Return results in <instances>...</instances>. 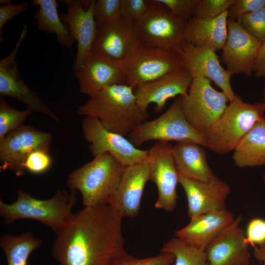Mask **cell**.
Masks as SVG:
<instances>
[{
	"instance_id": "obj_34",
	"label": "cell",
	"mask_w": 265,
	"mask_h": 265,
	"mask_svg": "<svg viewBox=\"0 0 265 265\" xmlns=\"http://www.w3.org/2000/svg\"><path fill=\"white\" fill-rule=\"evenodd\" d=\"M174 262V256L169 253H161L157 256L140 259L125 251L118 258L114 265H171Z\"/></svg>"
},
{
	"instance_id": "obj_22",
	"label": "cell",
	"mask_w": 265,
	"mask_h": 265,
	"mask_svg": "<svg viewBox=\"0 0 265 265\" xmlns=\"http://www.w3.org/2000/svg\"><path fill=\"white\" fill-rule=\"evenodd\" d=\"M80 91L89 97L104 88L115 84H126L119 62L91 53L82 66L74 71Z\"/></svg>"
},
{
	"instance_id": "obj_13",
	"label": "cell",
	"mask_w": 265,
	"mask_h": 265,
	"mask_svg": "<svg viewBox=\"0 0 265 265\" xmlns=\"http://www.w3.org/2000/svg\"><path fill=\"white\" fill-rule=\"evenodd\" d=\"M28 31L24 24L20 36L12 51L0 60V95L11 97L23 103L33 112L45 114L55 121L58 117L43 100L32 90L22 80L16 61L18 50Z\"/></svg>"
},
{
	"instance_id": "obj_35",
	"label": "cell",
	"mask_w": 265,
	"mask_h": 265,
	"mask_svg": "<svg viewBox=\"0 0 265 265\" xmlns=\"http://www.w3.org/2000/svg\"><path fill=\"white\" fill-rule=\"evenodd\" d=\"M165 6L173 15L187 21L193 17L199 0H156Z\"/></svg>"
},
{
	"instance_id": "obj_28",
	"label": "cell",
	"mask_w": 265,
	"mask_h": 265,
	"mask_svg": "<svg viewBox=\"0 0 265 265\" xmlns=\"http://www.w3.org/2000/svg\"><path fill=\"white\" fill-rule=\"evenodd\" d=\"M42 243L41 238L29 232L15 235L5 233L0 238V246L7 265H26L30 253Z\"/></svg>"
},
{
	"instance_id": "obj_42",
	"label": "cell",
	"mask_w": 265,
	"mask_h": 265,
	"mask_svg": "<svg viewBox=\"0 0 265 265\" xmlns=\"http://www.w3.org/2000/svg\"><path fill=\"white\" fill-rule=\"evenodd\" d=\"M253 247L254 255L256 259L262 263L263 265H265V242Z\"/></svg>"
},
{
	"instance_id": "obj_26",
	"label": "cell",
	"mask_w": 265,
	"mask_h": 265,
	"mask_svg": "<svg viewBox=\"0 0 265 265\" xmlns=\"http://www.w3.org/2000/svg\"><path fill=\"white\" fill-rule=\"evenodd\" d=\"M232 159L238 168L265 165V118L258 121L240 140Z\"/></svg>"
},
{
	"instance_id": "obj_15",
	"label": "cell",
	"mask_w": 265,
	"mask_h": 265,
	"mask_svg": "<svg viewBox=\"0 0 265 265\" xmlns=\"http://www.w3.org/2000/svg\"><path fill=\"white\" fill-rule=\"evenodd\" d=\"M140 42L135 23L121 18L97 26L91 52L121 62L132 53Z\"/></svg>"
},
{
	"instance_id": "obj_6",
	"label": "cell",
	"mask_w": 265,
	"mask_h": 265,
	"mask_svg": "<svg viewBox=\"0 0 265 265\" xmlns=\"http://www.w3.org/2000/svg\"><path fill=\"white\" fill-rule=\"evenodd\" d=\"M182 96L177 97L169 108L156 119L145 121L129 134V140L136 147L145 142H190L208 148L205 136L197 132L185 118L182 109Z\"/></svg>"
},
{
	"instance_id": "obj_24",
	"label": "cell",
	"mask_w": 265,
	"mask_h": 265,
	"mask_svg": "<svg viewBox=\"0 0 265 265\" xmlns=\"http://www.w3.org/2000/svg\"><path fill=\"white\" fill-rule=\"evenodd\" d=\"M228 19V11L212 18L191 17L186 25V41L215 52L222 50L227 37Z\"/></svg>"
},
{
	"instance_id": "obj_19",
	"label": "cell",
	"mask_w": 265,
	"mask_h": 265,
	"mask_svg": "<svg viewBox=\"0 0 265 265\" xmlns=\"http://www.w3.org/2000/svg\"><path fill=\"white\" fill-rule=\"evenodd\" d=\"M181 55L184 67L193 79H208L221 89L229 102L234 99L236 94L231 83L232 75L222 66L216 52L186 41Z\"/></svg>"
},
{
	"instance_id": "obj_25",
	"label": "cell",
	"mask_w": 265,
	"mask_h": 265,
	"mask_svg": "<svg viewBox=\"0 0 265 265\" xmlns=\"http://www.w3.org/2000/svg\"><path fill=\"white\" fill-rule=\"evenodd\" d=\"M172 153L179 175L203 182L215 177L202 146L190 142H177L173 146Z\"/></svg>"
},
{
	"instance_id": "obj_31",
	"label": "cell",
	"mask_w": 265,
	"mask_h": 265,
	"mask_svg": "<svg viewBox=\"0 0 265 265\" xmlns=\"http://www.w3.org/2000/svg\"><path fill=\"white\" fill-rule=\"evenodd\" d=\"M122 0H97L94 9L97 26L121 18Z\"/></svg>"
},
{
	"instance_id": "obj_16",
	"label": "cell",
	"mask_w": 265,
	"mask_h": 265,
	"mask_svg": "<svg viewBox=\"0 0 265 265\" xmlns=\"http://www.w3.org/2000/svg\"><path fill=\"white\" fill-rule=\"evenodd\" d=\"M67 7V12L60 15L62 22L67 27L70 34L77 42L74 71L79 70L91 53L95 39L97 26L94 16L96 0H92L89 7L85 9L82 0H61Z\"/></svg>"
},
{
	"instance_id": "obj_17",
	"label": "cell",
	"mask_w": 265,
	"mask_h": 265,
	"mask_svg": "<svg viewBox=\"0 0 265 265\" xmlns=\"http://www.w3.org/2000/svg\"><path fill=\"white\" fill-rule=\"evenodd\" d=\"M193 78L184 67L153 81L135 87L134 93L141 110L149 115L148 108L151 103L156 105L155 111L161 112L170 98L186 96Z\"/></svg>"
},
{
	"instance_id": "obj_2",
	"label": "cell",
	"mask_w": 265,
	"mask_h": 265,
	"mask_svg": "<svg viewBox=\"0 0 265 265\" xmlns=\"http://www.w3.org/2000/svg\"><path fill=\"white\" fill-rule=\"evenodd\" d=\"M77 113L95 117L108 131L125 137L149 117L140 109L133 88L124 84L107 87L89 97L78 106Z\"/></svg>"
},
{
	"instance_id": "obj_30",
	"label": "cell",
	"mask_w": 265,
	"mask_h": 265,
	"mask_svg": "<svg viewBox=\"0 0 265 265\" xmlns=\"http://www.w3.org/2000/svg\"><path fill=\"white\" fill-rule=\"evenodd\" d=\"M32 112L28 109L20 110L13 107L0 97V139L22 125Z\"/></svg>"
},
{
	"instance_id": "obj_8",
	"label": "cell",
	"mask_w": 265,
	"mask_h": 265,
	"mask_svg": "<svg viewBox=\"0 0 265 265\" xmlns=\"http://www.w3.org/2000/svg\"><path fill=\"white\" fill-rule=\"evenodd\" d=\"M187 22L156 0H150L147 10L135 24L140 42L181 54Z\"/></svg>"
},
{
	"instance_id": "obj_44",
	"label": "cell",
	"mask_w": 265,
	"mask_h": 265,
	"mask_svg": "<svg viewBox=\"0 0 265 265\" xmlns=\"http://www.w3.org/2000/svg\"><path fill=\"white\" fill-rule=\"evenodd\" d=\"M11 0H0V3L1 4H5V5L8 4L10 3H11Z\"/></svg>"
},
{
	"instance_id": "obj_3",
	"label": "cell",
	"mask_w": 265,
	"mask_h": 265,
	"mask_svg": "<svg viewBox=\"0 0 265 265\" xmlns=\"http://www.w3.org/2000/svg\"><path fill=\"white\" fill-rule=\"evenodd\" d=\"M76 191L70 193L58 190L51 198L42 200L18 189L15 201L6 203L0 200V215L6 224L20 219L36 220L51 228L56 234L69 222L74 213Z\"/></svg>"
},
{
	"instance_id": "obj_41",
	"label": "cell",
	"mask_w": 265,
	"mask_h": 265,
	"mask_svg": "<svg viewBox=\"0 0 265 265\" xmlns=\"http://www.w3.org/2000/svg\"><path fill=\"white\" fill-rule=\"evenodd\" d=\"M255 77H265V41L261 42L253 68Z\"/></svg>"
},
{
	"instance_id": "obj_5",
	"label": "cell",
	"mask_w": 265,
	"mask_h": 265,
	"mask_svg": "<svg viewBox=\"0 0 265 265\" xmlns=\"http://www.w3.org/2000/svg\"><path fill=\"white\" fill-rule=\"evenodd\" d=\"M262 102L250 104L235 95L220 118L204 135L208 148L219 155L234 151L243 137L264 116Z\"/></svg>"
},
{
	"instance_id": "obj_27",
	"label": "cell",
	"mask_w": 265,
	"mask_h": 265,
	"mask_svg": "<svg viewBox=\"0 0 265 265\" xmlns=\"http://www.w3.org/2000/svg\"><path fill=\"white\" fill-rule=\"evenodd\" d=\"M30 2L37 8L34 17L38 28L49 33H54L57 42L71 50L75 41L58 15L57 1L55 0H32Z\"/></svg>"
},
{
	"instance_id": "obj_9",
	"label": "cell",
	"mask_w": 265,
	"mask_h": 265,
	"mask_svg": "<svg viewBox=\"0 0 265 265\" xmlns=\"http://www.w3.org/2000/svg\"><path fill=\"white\" fill-rule=\"evenodd\" d=\"M211 82L203 78H193L187 94L182 96L185 118L204 135L222 116L229 102L226 94L213 88Z\"/></svg>"
},
{
	"instance_id": "obj_10",
	"label": "cell",
	"mask_w": 265,
	"mask_h": 265,
	"mask_svg": "<svg viewBox=\"0 0 265 265\" xmlns=\"http://www.w3.org/2000/svg\"><path fill=\"white\" fill-rule=\"evenodd\" d=\"M50 132L41 131L30 125H22L0 139V169L9 170L17 176L26 171L25 163L33 152H50L52 140Z\"/></svg>"
},
{
	"instance_id": "obj_40",
	"label": "cell",
	"mask_w": 265,
	"mask_h": 265,
	"mask_svg": "<svg viewBox=\"0 0 265 265\" xmlns=\"http://www.w3.org/2000/svg\"><path fill=\"white\" fill-rule=\"evenodd\" d=\"M29 8L27 2L23 1L18 4L10 3L0 6V41H3V28L4 25L15 16L19 15Z\"/></svg>"
},
{
	"instance_id": "obj_21",
	"label": "cell",
	"mask_w": 265,
	"mask_h": 265,
	"mask_svg": "<svg viewBox=\"0 0 265 265\" xmlns=\"http://www.w3.org/2000/svg\"><path fill=\"white\" fill-rule=\"evenodd\" d=\"M187 201V215L190 219L225 207L231 192L229 186L216 176L208 182L191 179L179 175Z\"/></svg>"
},
{
	"instance_id": "obj_20",
	"label": "cell",
	"mask_w": 265,
	"mask_h": 265,
	"mask_svg": "<svg viewBox=\"0 0 265 265\" xmlns=\"http://www.w3.org/2000/svg\"><path fill=\"white\" fill-rule=\"evenodd\" d=\"M149 181L147 159L124 167L118 186L109 205L122 218H132L139 212L145 186Z\"/></svg>"
},
{
	"instance_id": "obj_32",
	"label": "cell",
	"mask_w": 265,
	"mask_h": 265,
	"mask_svg": "<svg viewBox=\"0 0 265 265\" xmlns=\"http://www.w3.org/2000/svg\"><path fill=\"white\" fill-rule=\"evenodd\" d=\"M237 21L260 42L265 41V6L243 15Z\"/></svg>"
},
{
	"instance_id": "obj_11",
	"label": "cell",
	"mask_w": 265,
	"mask_h": 265,
	"mask_svg": "<svg viewBox=\"0 0 265 265\" xmlns=\"http://www.w3.org/2000/svg\"><path fill=\"white\" fill-rule=\"evenodd\" d=\"M81 126L84 137L90 143L89 150L94 157L109 153L124 166L147 159L148 150L140 149L125 136L108 131L97 118L84 116Z\"/></svg>"
},
{
	"instance_id": "obj_39",
	"label": "cell",
	"mask_w": 265,
	"mask_h": 265,
	"mask_svg": "<svg viewBox=\"0 0 265 265\" xmlns=\"http://www.w3.org/2000/svg\"><path fill=\"white\" fill-rule=\"evenodd\" d=\"M265 6V0H235L228 10V18L238 20Z\"/></svg>"
},
{
	"instance_id": "obj_7",
	"label": "cell",
	"mask_w": 265,
	"mask_h": 265,
	"mask_svg": "<svg viewBox=\"0 0 265 265\" xmlns=\"http://www.w3.org/2000/svg\"><path fill=\"white\" fill-rule=\"evenodd\" d=\"M119 62L126 84L133 89L184 67L181 54L141 42L127 58Z\"/></svg>"
},
{
	"instance_id": "obj_18",
	"label": "cell",
	"mask_w": 265,
	"mask_h": 265,
	"mask_svg": "<svg viewBox=\"0 0 265 265\" xmlns=\"http://www.w3.org/2000/svg\"><path fill=\"white\" fill-rule=\"evenodd\" d=\"M241 215L206 248L207 265H250L251 255L245 242V230L240 227Z\"/></svg>"
},
{
	"instance_id": "obj_4",
	"label": "cell",
	"mask_w": 265,
	"mask_h": 265,
	"mask_svg": "<svg viewBox=\"0 0 265 265\" xmlns=\"http://www.w3.org/2000/svg\"><path fill=\"white\" fill-rule=\"evenodd\" d=\"M124 166L109 153L94 157L73 170L67 183L71 190L79 191L84 207L108 205L119 184Z\"/></svg>"
},
{
	"instance_id": "obj_45",
	"label": "cell",
	"mask_w": 265,
	"mask_h": 265,
	"mask_svg": "<svg viewBox=\"0 0 265 265\" xmlns=\"http://www.w3.org/2000/svg\"><path fill=\"white\" fill-rule=\"evenodd\" d=\"M263 181L265 184V172H264V176H263Z\"/></svg>"
},
{
	"instance_id": "obj_1",
	"label": "cell",
	"mask_w": 265,
	"mask_h": 265,
	"mask_svg": "<svg viewBox=\"0 0 265 265\" xmlns=\"http://www.w3.org/2000/svg\"><path fill=\"white\" fill-rule=\"evenodd\" d=\"M122 220L109 205L84 207L56 234L53 257L60 265H114L126 251Z\"/></svg>"
},
{
	"instance_id": "obj_23",
	"label": "cell",
	"mask_w": 265,
	"mask_h": 265,
	"mask_svg": "<svg viewBox=\"0 0 265 265\" xmlns=\"http://www.w3.org/2000/svg\"><path fill=\"white\" fill-rule=\"evenodd\" d=\"M235 218L226 207L215 210L190 219L188 224L175 232V237L188 245L205 249Z\"/></svg>"
},
{
	"instance_id": "obj_29",
	"label": "cell",
	"mask_w": 265,
	"mask_h": 265,
	"mask_svg": "<svg viewBox=\"0 0 265 265\" xmlns=\"http://www.w3.org/2000/svg\"><path fill=\"white\" fill-rule=\"evenodd\" d=\"M161 253L172 254L174 265H207L205 249L188 245L175 237L163 243Z\"/></svg>"
},
{
	"instance_id": "obj_14",
	"label": "cell",
	"mask_w": 265,
	"mask_h": 265,
	"mask_svg": "<svg viewBox=\"0 0 265 265\" xmlns=\"http://www.w3.org/2000/svg\"><path fill=\"white\" fill-rule=\"evenodd\" d=\"M228 34L222 49L221 61L232 76L251 77L261 42L247 32L237 20L228 18Z\"/></svg>"
},
{
	"instance_id": "obj_33",
	"label": "cell",
	"mask_w": 265,
	"mask_h": 265,
	"mask_svg": "<svg viewBox=\"0 0 265 265\" xmlns=\"http://www.w3.org/2000/svg\"><path fill=\"white\" fill-rule=\"evenodd\" d=\"M235 0H199L194 16L203 18H212L227 11Z\"/></svg>"
},
{
	"instance_id": "obj_43",
	"label": "cell",
	"mask_w": 265,
	"mask_h": 265,
	"mask_svg": "<svg viewBox=\"0 0 265 265\" xmlns=\"http://www.w3.org/2000/svg\"><path fill=\"white\" fill-rule=\"evenodd\" d=\"M264 109H265V113H264V118H265V84H264L263 87V101L262 102Z\"/></svg>"
},
{
	"instance_id": "obj_38",
	"label": "cell",
	"mask_w": 265,
	"mask_h": 265,
	"mask_svg": "<svg viewBox=\"0 0 265 265\" xmlns=\"http://www.w3.org/2000/svg\"><path fill=\"white\" fill-rule=\"evenodd\" d=\"M245 241L253 247L265 242V219L254 218L248 223L245 230Z\"/></svg>"
},
{
	"instance_id": "obj_37",
	"label": "cell",
	"mask_w": 265,
	"mask_h": 265,
	"mask_svg": "<svg viewBox=\"0 0 265 265\" xmlns=\"http://www.w3.org/2000/svg\"><path fill=\"white\" fill-rule=\"evenodd\" d=\"M149 6L147 0H122L121 18L134 23L145 14Z\"/></svg>"
},
{
	"instance_id": "obj_12",
	"label": "cell",
	"mask_w": 265,
	"mask_h": 265,
	"mask_svg": "<svg viewBox=\"0 0 265 265\" xmlns=\"http://www.w3.org/2000/svg\"><path fill=\"white\" fill-rule=\"evenodd\" d=\"M172 147L168 142L157 141L148 150L149 180L156 184L158 191L155 207L168 212H172L176 206L179 183Z\"/></svg>"
},
{
	"instance_id": "obj_46",
	"label": "cell",
	"mask_w": 265,
	"mask_h": 265,
	"mask_svg": "<svg viewBox=\"0 0 265 265\" xmlns=\"http://www.w3.org/2000/svg\"></svg>"
},
{
	"instance_id": "obj_36",
	"label": "cell",
	"mask_w": 265,
	"mask_h": 265,
	"mask_svg": "<svg viewBox=\"0 0 265 265\" xmlns=\"http://www.w3.org/2000/svg\"><path fill=\"white\" fill-rule=\"evenodd\" d=\"M52 164V159L49 152L37 150L32 152L25 163L26 171L34 174H41L49 169Z\"/></svg>"
}]
</instances>
